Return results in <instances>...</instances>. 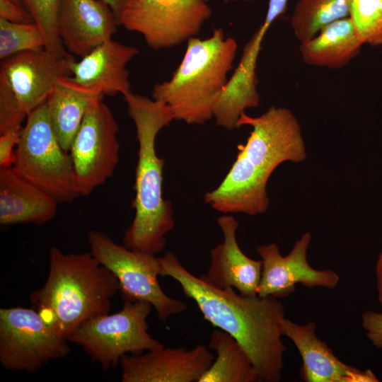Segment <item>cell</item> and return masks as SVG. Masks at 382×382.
<instances>
[{
    "mask_svg": "<svg viewBox=\"0 0 382 382\" xmlns=\"http://www.w3.org/2000/svg\"><path fill=\"white\" fill-rule=\"evenodd\" d=\"M87 239L91 254L117 279L125 301L151 303L164 323L187 309L184 302L168 296L160 286L159 262L154 254L129 249L99 231L88 232Z\"/></svg>",
    "mask_w": 382,
    "mask_h": 382,
    "instance_id": "8",
    "label": "cell"
},
{
    "mask_svg": "<svg viewBox=\"0 0 382 382\" xmlns=\"http://www.w3.org/2000/svg\"><path fill=\"white\" fill-rule=\"evenodd\" d=\"M1 61L0 134L22 129V122L46 102L57 82L72 76L76 60L69 52L56 54L44 48Z\"/></svg>",
    "mask_w": 382,
    "mask_h": 382,
    "instance_id": "6",
    "label": "cell"
},
{
    "mask_svg": "<svg viewBox=\"0 0 382 382\" xmlns=\"http://www.w3.org/2000/svg\"><path fill=\"white\" fill-rule=\"evenodd\" d=\"M105 4H106L115 13L116 15L118 21H119V16L123 8H125V5L130 1V0H100Z\"/></svg>",
    "mask_w": 382,
    "mask_h": 382,
    "instance_id": "31",
    "label": "cell"
},
{
    "mask_svg": "<svg viewBox=\"0 0 382 382\" xmlns=\"http://www.w3.org/2000/svg\"><path fill=\"white\" fill-rule=\"evenodd\" d=\"M230 1H234V0H225L226 2ZM243 1H250L252 0H243Z\"/></svg>",
    "mask_w": 382,
    "mask_h": 382,
    "instance_id": "33",
    "label": "cell"
},
{
    "mask_svg": "<svg viewBox=\"0 0 382 382\" xmlns=\"http://www.w3.org/2000/svg\"><path fill=\"white\" fill-rule=\"evenodd\" d=\"M363 42L349 17L331 23L300 45L303 61L311 66L338 69L359 52Z\"/></svg>",
    "mask_w": 382,
    "mask_h": 382,
    "instance_id": "20",
    "label": "cell"
},
{
    "mask_svg": "<svg viewBox=\"0 0 382 382\" xmlns=\"http://www.w3.org/2000/svg\"><path fill=\"white\" fill-rule=\"evenodd\" d=\"M45 48L44 36L35 23H12L0 18V59Z\"/></svg>",
    "mask_w": 382,
    "mask_h": 382,
    "instance_id": "24",
    "label": "cell"
},
{
    "mask_svg": "<svg viewBox=\"0 0 382 382\" xmlns=\"http://www.w3.org/2000/svg\"><path fill=\"white\" fill-rule=\"evenodd\" d=\"M21 129H12L0 134V168L12 166Z\"/></svg>",
    "mask_w": 382,
    "mask_h": 382,
    "instance_id": "28",
    "label": "cell"
},
{
    "mask_svg": "<svg viewBox=\"0 0 382 382\" xmlns=\"http://www.w3.org/2000/svg\"><path fill=\"white\" fill-rule=\"evenodd\" d=\"M11 167L58 203L71 202L80 196L71 156L52 129L45 103L27 116Z\"/></svg>",
    "mask_w": 382,
    "mask_h": 382,
    "instance_id": "7",
    "label": "cell"
},
{
    "mask_svg": "<svg viewBox=\"0 0 382 382\" xmlns=\"http://www.w3.org/2000/svg\"><path fill=\"white\" fill-rule=\"evenodd\" d=\"M138 52L137 47L111 38L75 61L70 79L81 90L95 96H124L131 91L126 66Z\"/></svg>",
    "mask_w": 382,
    "mask_h": 382,
    "instance_id": "17",
    "label": "cell"
},
{
    "mask_svg": "<svg viewBox=\"0 0 382 382\" xmlns=\"http://www.w3.org/2000/svg\"><path fill=\"white\" fill-rule=\"evenodd\" d=\"M376 275L377 282L382 286V252L380 253L376 262Z\"/></svg>",
    "mask_w": 382,
    "mask_h": 382,
    "instance_id": "32",
    "label": "cell"
},
{
    "mask_svg": "<svg viewBox=\"0 0 382 382\" xmlns=\"http://www.w3.org/2000/svg\"><path fill=\"white\" fill-rule=\"evenodd\" d=\"M214 356L203 345L192 349L163 346L140 354L123 355L122 382H198Z\"/></svg>",
    "mask_w": 382,
    "mask_h": 382,
    "instance_id": "14",
    "label": "cell"
},
{
    "mask_svg": "<svg viewBox=\"0 0 382 382\" xmlns=\"http://www.w3.org/2000/svg\"><path fill=\"white\" fill-rule=\"evenodd\" d=\"M67 341L33 308L0 309V363L6 370L33 372L64 358L70 352Z\"/></svg>",
    "mask_w": 382,
    "mask_h": 382,
    "instance_id": "11",
    "label": "cell"
},
{
    "mask_svg": "<svg viewBox=\"0 0 382 382\" xmlns=\"http://www.w3.org/2000/svg\"><path fill=\"white\" fill-rule=\"evenodd\" d=\"M212 11L205 0H130L119 16L154 50L168 49L196 37Z\"/></svg>",
    "mask_w": 382,
    "mask_h": 382,
    "instance_id": "10",
    "label": "cell"
},
{
    "mask_svg": "<svg viewBox=\"0 0 382 382\" xmlns=\"http://www.w3.org/2000/svg\"><path fill=\"white\" fill-rule=\"evenodd\" d=\"M349 18L364 44H382V0H349Z\"/></svg>",
    "mask_w": 382,
    "mask_h": 382,
    "instance_id": "25",
    "label": "cell"
},
{
    "mask_svg": "<svg viewBox=\"0 0 382 382\" xmlns=\"http://www.w3.org/2000/svg\"><path fill=\"white\" fill-rule=\"evenodd\" d=\"M118 19L100 0H60L57 30L68 52L83 57L111 39L117 32Z\"/></svg>",
    "mask_w": 382,
    "mask_h": 382,
    "instance_id": "15",
    "label": "cell"
},
{
    "mask_svg": "<svg viewBox=\"0 0 382 382\" xmlns=\"http://www.w3.org/2000/svg\"><path fill=\"white\" fill-rule=\"evenodd\" d=\"M160 276L175 280L192 299L204 319L243 347L257 371L259 381L277 382L282 378L286 347L282 341L285 312L273 296H249L233 288L221 289L186 269L171 252L159 257Z\"/></svg>",
    "mask_w": 382,
    "mask_h": 382,
    "instance_id": "1",
    "label": "cell"
},
{
    "mask_svg": "<svg viewBox=\"0 0 382 382\" xmlns=\"http://www.w3.org/2000/svg\"><path fill=\"white\" fill-rule=\"evenodd\" d=\"M59 1L21 0L23 6L40 29L45 40V49L56 54H64L68 52L62 45L57 30Z\"/></svg>",
    "mask_w": 382,
    "mask_h": 382,
    "instance_id": "26",
    "label": "cell"
},
{
    "mask_svg": "<svg viewBox=\"0 0 382 382\" xmlns=\"http://www.w3.org/2000/svg\"><path fill=\"white\" fill-rule=\"evenodd\" d=\"M238 125L253 129L246 143L238 146L236 159L221 183L206 192L204 202L224 214H263L269 205L266 187L273 171L285 161L306 158L301 127L289 110L275 106L258 117L243 113Z\"/></svg>",
    "mask_w": 382,
    "mask_h": 382,
    "instance_id": "2",
    "label": "cell"
},
{
    "mask_svg": "<svg viewBox=\"0 0 382 382\" xmlns=\"http://www.w3.org/2000/svg\"><path fill=\"white\" fill-rule=\"evenodd\" d=\"M311 234L303 233L290 253L282 256L276 243L261 245L257 252L262 262L261 279L257 295L260 297L283 298L294 292L300 284L307 288L335 289L340 278L330 270H316L308 262L307 251Z\"/></svg>",
    "mask_w": 382,
    "mask_h": 382,
    "instance_id": "13",
    "label": "cell"
},
{
    "mask_svg": "<svg viewBox=\"0 0 382 382\" xmlns=\"http://www.w3.org/2000/svg\"><path fill=\"white\" fill-rule=\"evenodd\" d=\"M361 325L372 345L382 349V313L371 310L364 311Z\"/></svg>",
    "mask_w": 382,
    "mask_h": 382,
    "instance_id": "27",
    "label": "cell"
},
{
    "mask_svg": "<svg viewBox=\"0 0 382 382\" xmlns=\"http://www.w3.org/2000/svg\"><path fill=\"white\" fill-rule=\"evenodd\" d=\"M123 98L135 125L139 144L132 201L135 214L123 242L129 249L156 255L165 248V236L175 226L171 203L163 196L165 160L157 155L156 139L175 119L163 102L132 91Z\"/></svg>",
    "mask_w": 382,
    "mask_h": 382,
    "instance_id": "3",
    "label": "cell"
},
{
    "mask_svg": "<svg viewBox=\"0 0 382 382\" xmlns=\"http://www.w3.org/2000/svg\"><path fill=\"white\" fill-rule=\"evenodd\" d=\"M0 18L12 23H35L29 12L11 0H0Z\"/></svg>",
    "mask_w": 382,
    "mask_h": 382,
    "instance_id": "29",
    "label": "cell"
},
{
    "mask_svg": "<svg viewBox=\"0 0 382 382\" xmlns=\"http://www.w3.org/2000/svg\"><path fill=\"white\" fill-rule=\"evenodd\" d=\"M288 1L289 0H269L265 19L263 24L261 25L263 28L265 30L268 29L272 23L284 12Z\"/></svg>",
    "mask_w": 382,
    "mask_h": 382,
    "instance_id": "30",
    "label": "cell"
},
{
    "mask_svg": "<svg viewBox=\"0 0 382 382\" xmlns=\"http://www.w3.org/2000/svg\"><path fill=\"white\" fill-rule=\"evenodd\" d=\"M153 306L145 301H125L113 314H103L82 324L69 338L81 346L104 370L121 357L165 346L148 332L147 318Z\"/></svg>",
    "mask_w": 382,
    "mask_h": 382,
    "instance_id": "9",
    "label": "cell"
},
{
    "mask_svg": "<svg viewBox=\"0 0 382 382\" xmlns=\"http://www.w3.org/2000/svg\"><path fill=\"white\" fill-rule=\"evenodd\" d=\"M284 335L296 347L302 359L301 378L306 382H378L370 370L361 371L340 361L316 335V324L300 325L285 318Z\"/></svg>",
    "mask_w": 382,
    "mask_h": 382,
    "instance_id": "18",
    "label": "cell"
},
{
    "mask_svg": "<svg viewBox=\"0 0 382 382\" xmlns=\"http://www.w3.org/2000/svg\"><path fill=\"white\" fill-rule=\"evenodd\" d=\"M238 44L221 28L207 39L187 41L183 58L171 78L154 86L152 98L165 103L175 120L203 125L214 117L216 101L233 69Z\"/></svg>",
    "mask_w": 382,
    "mask_h": 382,
    "instance_id": "5",
    "label": "cell"
},
{
    "mask_svg": "<svg viewBox=\"0 0 382 382\" xmlns=\"http://www.w3.org/2000/svg\"><path fill=\"white\" fill-rule=\"evenodd\" d=\"M223 241L210 251V264L202 277L221 289H236L241 294L257 296L261 279L262 262L248 257L241 249L236 238L239 226L231 215L217 219Z\"/></svg>",
    "mask_w": 382,
    "mask_h": 382,
    "instance_id": "16",
    "label": "cell"
},
{
    "mask_svg": "<svg viewBox=\"0 0 382 382\" xmlns=\"http://www.w3.org/2000/svg\"><path fill=\"white\" fill-rule=\"evenodd\" d=\"M119 127L102 99L88 107L69 150L80 195L88 196L113 174L120 159Z\"/></svg>",
    "mask_w": 382,
    "mask_h": 382,
    "instance_id": "12",
    "label": "cell"
},
{
    "mask_svg": "<svg viewBox=\"0 0 382 382\" xmlns=\"http://www.w3.org/2000/svg\"><path fill=\"white\" fill-rule=\"evenodd\" d=\"M205 1L208 2V1H210V0H205Z\"/></svg>",
    "mask_w": 382,
    "mask_h": 382,
    "instance_id": "34",
    "label": "cell"
},
{
    "mask_svg": "<svg viewBox=\"0 0 382 382\" xmlns=\"http://www.w3.org/2000/svg\"><path fill=\"white\" fill-rule=\"evenodd\" d=\"M349 0H299L291 19L300 44L314 37L331 23L349 16Z\"/></svg>",
    "mask_w": 382,
    "mask_h": 382,
    "instance_id": "23",
    "label": "cell"
},
{
    "mask_svg": "<svg viewBox=\"0 0 382 382\" xmlns=\"http://www.w3.org/2000/svg\"><path fill=\"white\" fill-rule=\"evenodd\" d=\"M57 201L19 175L12 167L0 168V224L42 225L54 217Z\"/></svg>",
    "mask_w": 382,
    "mask_h": 382,
    "instance_id": "19",
    "label": "cell"
},
{
    "mask_svg": "<svg viewBox=\"0 0 382 382\" xmlns=\"http://www.w3.org/2000/svg\"><path fill=\"white\" fill-rule=\"evenodd\" d=\"M216 357L198 382L259 381L257 370L239 342L228 333L214 330L209 344Z\"/></svg>",
    "mask_w": 382,
    "mask_h": 382,
    "instance_id": "22",
    "label": "cell"
},
{
    "mask_svg": "<svg viewBox=\"0 0 382 382\" xmlns=\"http://www.w3.org/2000/svg\"><path fill=\"white\" fill-rule=\"evenodd\" d=\"M120 291L114 274L91 253H64L52 247L44 285L30 301L45 322L67 340L85 322L108 313Z\"/></svg>",
    "mask_w": 382,
    "mask_h": 382,
    "instance_id": "4",
    "label": "cell"
},
{
    "mask_svg": "<svg viewBox=\"0 0 382 382\" xmlns=\"http://www.w3.org/2000/svg\"><path fill=\"white\" fill-rule=\"evenodd\" d=\"M103 97L81 90L70 77L57 82L45 103L50 124L66 151L69 152L90 105Z\"/></svg>",
    "mask_w": 382,
    "mask_h": 382,
    "instance_id": "21",
    "label": "cell"
}]
</instances>
